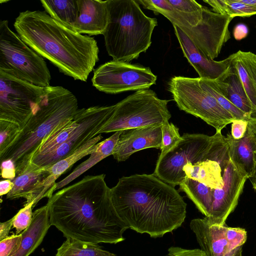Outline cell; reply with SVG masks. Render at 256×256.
I'll return each instance as SVG.
<instances>
[{"mask_svg": "<svg viewBox=\"0 0 256 256\" xmlns=\"http://www.w3.org/2000/svg\"><path fill=\"white\" fill-rule=\"evenodd\" d=\"M44 88L0 70V120L20 130L32 115L44 94Z\"/></svg>", "mask_w": 256, "mask_h": 256, "instance_id": "9c48e42d", "label": "cell"}, {"mask_svg": "<svg viewBox=\"0 0 256 256\" xmlns=\"http://www.w3.org/2000/svg\"><path fill=\"white\" fill-rule=\"evenodd\" d=\"M34 204L24 205L14 216L13 228L16 229V234H18L26 229L31 224L33 214Z\"/></svg>", "mask_w": 256, "mask_h": 256, "instance_id": "d6a6232c", "label": "cell"}, {"mask_svg": "<svg viewBox=\"0 0 256 256\" xmlns=\"http://www.w3.org/2000/svg\"><path fill=\"white\" fill-rule=\"evenodd\" d=\"M248 178L241 174L230 160L223 174V186L214 189L210 215L204 217L210 224L224 226L230 214L236 207Z\"/></svg>", "mask_w": 256, "mask_h": 256, "instance_id": "4fadbf2b", "label": "cell"}, {"mask_svg": "<svg viewBox=\"0 0 256 256\" xmlns=\"http://www.w3.org/2000/svg\"><path fill=\"white\" fill-rule=\"evenodd\" d=\"M109 21L103 34L108 54L114 60L129 62L152 44L157 20L146 16L136 0H107Z\"/></svg>", "mask_w": 256, "mask_h": 256, "instance_id": "5b68a950", "label": "cell"}, {"mask_svg": "<svg viewBox=\"0 0 256 256\" xmlns=\"http://www.w3.org/2000/svg\"><path fill=\"white\" fill-rule=\"evenodd\" d=\"M0 70L39 86H50L44 58L10 29L8 20L0 22Z\"/></svg>", "mask_w": 256, "mask_h": 256, "instance_id": "8992f818", "label": "cell"}, {"mask_svg": "<svg viewBox=\"0 0 256 256\" xmlns=\"http://www.w3.org/2000/svg\"><path fill=\"white\" fill-rule=\"evenodd\" d=\"M226 139L230 160L238 170L248 178L256 164V118L249 120L244 136L240 140H234L230 134Z\"/></svg>", "mask_w": 256, "mask_h": 256, "instance_id": "d6986e66", "label": "cell"}, {"mask_svg": "<svg viewBox=\"0 0 256 256\" xmlns=\"http://www.w3.org/2000/svg\"><path fill=\"white\" fill-rule=\"evenodd\" d=\"M40 3L52 18L72 28L78 17V0H42Z\"/></svg>", "mask_w": 256, "mask_h": 256, "instance_id": "4316f807", "label": "cell"}, {"mask_svg": "<svg viewBox=\"0 0 256 256\" xmlns=\"http://www.w3.org/2000/svg\"><path fill=\"white\" fill-rule=\"evenodd\" d=\"M251 105L256 112V54L239 50L231 54Z\"/></svg>", "mask_w": 256, "mask_h": 256, "instance_id": "cb8c5ba5", "label": "cell"}, {"mask_svg": "<svg viewBox=\"0 0 256 256\" xmlns=\"http://www.w3.org/2000/svg\"><path fill=\"white\" fill-rule=\"evenodd\" d=\"M111 198L128 228L152 238L178 228L186 217V204L178 192L154 174L120 178L111 188Z\"/></svg>", "mask_w": 256, "mask_h": 256, "instance_id": "7a4b0ae2", "label": "cell"}, {"mask_svg": "<svg viewBox=\"0 0 256 256\" xmlns=\"http://www.w3.org/2000/svg\"><path fill=\"white\" fill-rule=\"evenodd\" d=\"M162 126L122 130L114 150V158L123 162L134 152L148 148H161Z\"/></svg>", "mask_w": 256, "mask_h": 256, "instance_id": "9a60e30c", "label": "cell"}, {"mask_svg": "<svg viewBox=\"0 0 256 256\" xmlns=\"http://www.w3.org/2000/svg\"><path fill=\"white\" fill-rule=\"evenodd\" d=\"M255 154H256V151H255Z\"/></svg>", "mask_w": 256, "mask_h": 256, "instance_id": "f6af8a7d", "label": "cell"}, {"mask_svg": "<svg viewBox=\"0 0 256 256\" xmlns=\"http://www.w3.org/2000/svg\"><path fill=\"white\" fill-rule=\"evenodd\" d=\"M105 174L86 176L48 198L50 222L67 238L117 244L128 226L118 216Z\"/></svg>", "mask_w": 256, "mask_h": 256, "instance_id": "6da1fadb", "label": "cell"}, {"mask_svg": "<svg viewBox=\"0 0 256 256\" xmlns=\"http://www.w3.org/2000/svg\"><path fill=\"white\" fill-rule=\"evenodd\" d=\"M156 79L148 67L112 60L94 70L92 82L99 91L116 94L148 89Z\"/></svg>", "mask_w": 256, "mask_h": 256, "instance_id": "8fae6325", "label": "cell"}, {"mask_svg": "<svg viewBox=\"0 0 256 256\" xmlns=\"http://www.w3.org/2000/svg\"><path fill=\"white\" fill-rule=\"evenodd\" d=\"M162 130L161 152L158 158H162L172 150L182 140L178 128L168 121H166L162 126Z\"/></svg>", "mask_w": 256, "mask_h": 256, "instance_id": "4dcf8cb0", "label": "cell"}, {"mask_svg": "<svg viewBox=\"0 0 256 256\" xmlns=\"http://www.w3.org/2000/svg\"><path fill=\"white\" fill-rule=\"evenodd\" d=\"M226 237L230 250L242 248L247 240V232L244 228L226 226Z\"/></svg>", "mask_w": 256, "mask_h": 256, "instance_id": "836d02e7", "label": "cell"}, {"mask_svg": "<svg viewBox=\"0 0 256 256\" xmlns=\"http://www.w3.org/2000/svg\"><path fill=\"white\" fill-rule=\"evenodd\" d=\"M235 256H242V249H240L235 255Z\"/></svg>", "mask_w": 256, "mask_h": 256, "instance_id": "ee69618b", "label": "cell"}, {"mask_svg": "<svg viewBox=\"0 0 256 256\" xmlns=\"http://www.w3.org/2000/svg\"><path fill=\"white\" fill-rule=\"evenodd\" d=\"M255 28H256V26Z\"/></svg>", "mask_w": 256, "mask_h": 256, "instance_id": "bcb514c9", "label": "cell"}, {"mask_svg": "<svg viewBox=\"0 0 256 256\" xmlns=\"http://www.w3.org/2000/svg\"><path fill=\"white\" fill-rule=\"evenodd\" d=\"M169 102L159 98L152 90L136 91L115 104L111 118L98 134L162 126L171 118L168 108Z\"/></svg>", "mask_w": 256, "mask_h": 256, "instance_id": "52a82bcc", "label": "cell"}, {"mask_svg": "<svg viewBox=\"0 0 256 256\" xmlns=\"http://www.w3.org/2000/svg\"><path fill=\"white\" fill-rule=\"evenodd\" d=\"M114 108L115 104L82 108L79 125L70 137L53 150L32 158L30 164L45 168L70 156L98 135L111 118Z\"/></svg>", "mask_w": 256, "mask_h": 256, "instance_id": "7c38bea8", "label": "cell"}, {"mask_svg": "<svg viewBox=\"0 0 256 256\" xmlns=\"http://www.w3.org/2000/svg\"><path fill=\"white\" fill-rule=\"evenodd\" d=\"M22 239L21 233L12 234L0 240V256H12L18 249Z\"/></svg>", "mask_w": 256, "mask_h": 256, "instance_id": "e575fe53", "label": "cell"}, {"mask_svg": "<svg viewBox=\"0 0 256 256\" xmlns=\"http://www.w3.org/2000/svg\"><path fill=\"white\" fill-rule=\"evenodd\" d=\"M248 34V28L244 24L240 23L235 26L233 34L236 40H242L245 38Z\"/></svg>", "mask_w": 256, "mask_h": 256, "instance_id": "f35d334b", "label": "cell"}, {"mask_svg": "<svg viewBox=\"0 0 256 256\" xmlns=\"http://www.w3.org/2000/svg\"><path fill=\"white\" fill-rule=\"evenodd\" d=\"M174 10L192 26L202 20L203 6L194 0H168Z\"/></svg>", "mask_w": 256, "mask_h": 256, "instance_id": "f546056e", "label": "cell"}, {"mask_svg": "<svg viewBox=\"0 0 256 256\" xmlns=\"http://www.w3.org/2000/svg\"><path fill=\"white\" fill-rule=\"evenodd\" d=\"M248 179L252 184L253 188L256 192V164L255 165L254 171L248 178Z\"/></svg>", "mask_w": 256, "mask_h": 256, "instance_id": "b9f144b4", "label": "cell"}, {"mask_svg": "<svg viewBox=\"0 0 256 256\" xmlns=\"http://www.w3.org/2000/svg\"><path fill=\"white\" fill-rule=\"evenodd\" d=\"M50 226L46 204L34 212L32 223L21 233L20 246L12 256H29L42 243Z\"/></svg>", "mask_w": 256, "mask_h": 256, "instance_id": "7402d4cb", "label": "cell"}, {"mask_svg": "<svg viewBox=\"0 0 256 256\" xmlns=\"http://www.w3.org/2000/svg\"><path fill=\"white\" fill-rule=\"evenodd\" d=\"M14 26L28 46L74 80L86 82L98 61L94 38L62 24L45 11L20 12Z\"/></svg>", "mask_w": 256, "mask_h": 256, "instance_id": "3957f363", "label": "cell"}, {"mask_svg": "<svg viewBox=\"0 0 256 256\" xmlns=\"http://www.w3.org/2000/svg\"><path fill=\"white\" fill-rule=\"evenodd\" d=\"M166 256H206L201 249L188 250L180 247H170Z\"/></svg>", "mask_w": 256, "mask_h": 256, "instance_id": "8d00e7d4", "label": "cell"}, {"mask_svg": "<svg viewBox=\"0 0 256 256\" xmlns=\"http://www.w3.org/2000/svg\"><path fill=\"white\" fill-rule=\"evenodd\" d=\"M56 256H116L102 250L98 244L67 238L58 249Z\"/></svg>", "mask_w": 256, "mask_h": 256, "instance_id": "83f0119b", "label": "cell"}, {"mask_svg": "<svg viewBox=\"0 0 256 256\" xmlns=\"http://www.w3.org/2000/svg\"><path fill=\"white\" fill-rule=\"evenodd\" d=\"M249 120H234L232 122L230 136L234 140H240L245 135Z\"/></svg>", "mask_w": 256, "mask_h": 256, "instance_id": "d590c367", "label": "cell"}, {"mask_svg": "<svg viewBox=\"0 0 256 256\" xmlns=\"http://www.w3.org/2000/svg\"><path fill=\"white\" fill-rule=\"evenodd\" d=\"M205 158L206 160L194 164H186L183 168L186 176L212 189L222 188L224 172L230 160L228 142L214 144Z\"/></svg>", "mask_w": 256, "mask_h": 256, "instance_id": "5bb4252c", "label": "cell"}, {"mask_svg": "<svg viewBox=\"0 0 256 256\" xmlns=\"http://www.w3.org/2000/svg\"><path fill=\"white\" fill-rule=\"evenodd\" d=\"M78 17L72 28L89 36L103 34L109 21L108 1L78 0Z\"/></svg>", "mask_w": 256, "mask_h": 256, "instance_id": "ac0fdd59", "label": "cell"}, {"mask_svg": "<svg viewBox=\"0 0 256 256\" xmlns=\"http://www.w3.org/2000/svg\"><path fill=\"white\" fill-rule=\"evenodd\" d=\"M218 14L232 18L236 16L250 17L256 14V8L240 0H204Z\"/></svg>", "mask_w": 256, "mask_h": 256, "instance_id": "f1b7e54d", "label": "cell"}, {"mask_svg": "<svg viewBox=\"0 0 256 256\" xmlns=\"http://www.w3.org/2000/svg\"><path fill=\"white\" fill-rule=\"evenodd\" d=\"M174 33L185 58L202 79L215 80L231 66L232 56L219 61L207 58L190 39L177 26L173 25Z\"/></svg>", "mask_w": 256, "mask_h": 256, "instance_id": "2e32d148", "label": "cell"}, {"mask_svg": "<svg viewBox=\"0 0 256 256\" xmlns=\"http://www.w3.org/2000/svg\"><path fill=\"white\" fill-rule=\"evenodd\" d=\"M48 175L45 168L30 164L12 180L14 186L6 194V198L10 200L24 198L26 202L24 205L33 203L34 206L42 199L43 182Z\"/></svg>", "mask_w": 256, "mask_h": 256, "instance_id": "ffe728a7", "label": "cell"}, {"mask_svg": "<svg viewBox=\"0 0 256 256\" xmlns=\"http://www.w3.org/2000/svg\"><path fill=\"white\" fill-rule=\"evenodd\" d=\"M242 2L256 8V0H240Z\"/></svg>", "mask_w": 256, "mask_h": 256, "instance_id": "7bdbcfd3", "label": "cell"}, {"mask_svg": "<svg viewBox=\"0 0 256 256\" xmlns=\"http://www.w3.org/2000/svg\"><path fill=\"white\" fill-rule=\"evenodd\" d=\"M182 140L172 150L158 158L154 174L174 187L186 178L183 170L188 163L196 164L204 160L214 140V135L184 134Z\"/></svg>", "mask_w": 256, "mask_h": 256, "instance_id": "30bf717a", "label": "cell"}, {"mask_svg": "<svg viewBox=\"0 0 256 256\" xmlns=\"http://www.w3.org/2000/svg\"><path fill=\"white\" fill-rule=\"evenodd\" d=\"M190 228L196 235L200 249L206 256H235L242 249H230L226 237V225L210 224L204 218L192 220Z\"/></svg>", "mask_w": 256, "mask_h": 256, "instance_id": "e0dca14e", "label": "cell"}, {"mask_svg": "<svg viewBox=\"0 0 256 256\" xmlns=\"http://www.w3.org/2000/svg\"><path fill=\"white\" fill-rule=\"evenodd\" d=\"M179 186V192H184L200 212L208 217L213 202L214 189L186 176Z\"/></svg>", "mask_w": 256, "mask_h": 256, "instance_id": "484cf974", "label": "cell"}, {"mask_svg": "<svg viewBox=\"0 0 256 256\" xmlns=\"http://www.w3.org/2000/svg\"><path fill=\"white\" fill-rule=\"evenodd\" d=\"M14 217L10 220L0 224V240L8 237L10 229L13 226Z\"/></svg>", "mask_w": 256, "mask_h": 256, "instance_id": "ab89813d", "label": "cell"}, {"mask_svg": "<svg viewBox=\"0 0 256 256\" xmlns=\"http://www.w3.org/2000/svg\"><path fill=\"white\" fill-rule=\"evenodd\" d=\"M20 128L12 122L0 120V152L6 149L14 140Z\"/></svg>", "mask_w": 256, "mask_h": 256, "instance_id": "1f68e13d", "label": "cell"}, {"mask_svg": "<svg viewBox=\"0 0 256 256\" xmlns=\"http://www.w3.org/2000/svg\"><path fill=\"white\" fill-rule=\"evenodd\" d=\"M14 184L12 180H5L0 182V195L7 194L12 188Z\"/></svg>", "mask_w": 256, "mask_h": 256, "instance_id": "60d3db41", "label": "cell"}, {"mask_svg": "<svg viewBox=\"0 0 256 256\" xmlns=\"http://www.w3.org/2000/svg\"><path fill=\"white\" fill-rule=\"evenodd\" d=\"M168 89L180 110L200 118L221 132L235 120L202 86L200 78L174 76Z\"/></svg>", "mask_w": 256, "mask_h": 256, "instance_id": "ba28073f", "label": "cell"}, {"mask_svg": "<svg viewBox=\"0 0 256 256\" xmlns=\"http://www.w3.org/2000/svg\"><path fill=\"white\" fill-rule=\"evenodd\" d=\"M212 83L222 94L240 110L250 118H256V112L251 105L234 66L230 67Z\"/></svg>", "mask_w": 256, "mask_h": 256, "instance_id": "44dd1931", "label": "cell"}, {"mask_svg": "<svg viewBox=\"0 0 256 256\" xmlns=\"http://www.w3.org/2000/svg\"><path fill=\"white\" fill-rule=\"evenodd\" d=\"M1 176L6 180H13L16 176V168L11 160H4L1 162Z\"/></svg>", "mask_w": 256, "mask_h": 256, "instance_id": "74e56055", "label": "cell"}, {"mask_svg": "<svg viewBox=\"0 0 256 256\" xmlns=\"http://www.w3.org/2000/svg\"><path fill=\"white\" fill-rule=\"evenodd\" d=\"M44 90L31 118L13 142L0 152V162L13 161L16 176L30 164L42 140L60 124L72 118L78 110L77 98L69 90L50 86Z\"/></svg>", "mask_w": 256, "mask_h": 256, "instance_id": "277c9868", "label": "cell"}, {"mask_svg": "<svg viewBox=\"0 0 256 256\" xmlns=\"http://www.w3.org/2000/svg\"><path fill=\"white\" fill-rule=\"evenodd\" d=\"M102 138V136L100 134L98 135L70 156L45 168L49 175L43 182L42 198H50L52 196L56 184V180L75 162L84 156L90 154L94 150L96 144Z\"/></svg>", "mask_w": 256, "mask_h": 256, "instance_id": "603a6c76", "label": "cell"}, {"mask_svg": "<svg viewBox=\"0 0 256 256\" xmlns=\"http://www.w3.org/2000/svg\"><path fill=\"white\" fill-rule=\"evenodd\" d=\"M122 131H118L108 138L98 142L90 158L78 165L70 174L56 182L54 192L68 184L96 164L106 158L112 155Z\"/></svg>", "mask_w": 256, "mask_h": 256, "instance_id": "d4e9b609", "label": "cell"}]
</instances>
